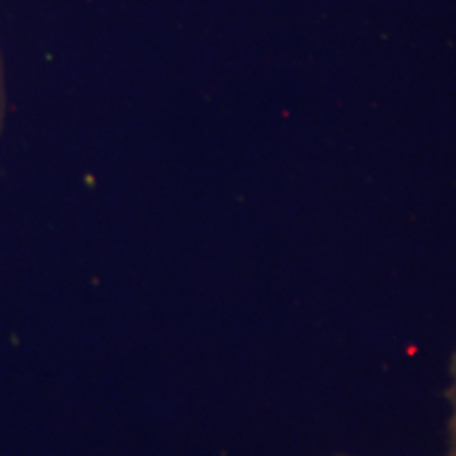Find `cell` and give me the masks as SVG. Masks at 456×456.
<instances>
[{
	"label": "cell",
	"instance_id": "cell-1",
	"mask_svg": "<svg viewBox=\"0 0 456 456\" xmlns=\"http://www.w3.org/2000/svg\"><path fill=\"white\" fill-rule=\"evenodd\" d=\"M450 404V419H448V444L444 456H456V348L450 360V384L444 394Z\"/></svg>",
	"mask_w": 456,
	"mask_h": 456
},
{
	"label": "cell",
	"instance_id": "cell-2",
	"mask_svg": "<svg viewBox=\"0 0 456 456\" xmlns=\"http://www.w3.org/2000/svg\"><path fill=\"white\" fill-rule=\"evenodd\" d=\"M337 456H346V455H337Z\"/></svg>",
	"mask_w": 456,
	"mask_h": 456
}]
</instances>
